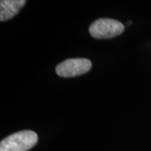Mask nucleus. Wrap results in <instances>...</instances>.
I'll return each mask as SVG.
<instances>
[{"label": "nucleus", "instance_id": "obj_1", "mask_svg": "<svg viewBox=\"0 0 151 151\" xmlns=\"http://www.w3.org/2000/svg\"><path fill=\"white\" fill-rule=\"evenodd\" d=\"M38 135L31 130L14 133L0 143V151H28L37 144Z\"/></svg>", "mask_w": 151, "mask_h": 151}, {"label": "nucleus", "instance_id": "obj_2", "mask_svg": "<svg viewBox=\"0 0 151 151\" xmlns=\"http://www.w3.org/2000/svg\"><path fill=\"white\" fill-rule=\"evenodd\" d=\"M124 31V25L116 19L102 18L94 21L89 27V33L95 39H111Z\"/></svg>", "mask_w": 151, "mask_h": 151}, {"label": "nucleus", "instance_id": "obj_3", "mask_svg": "<svg viewBox=\"0 0 151 151\" xmlns=\"http://www.w3.org/2000/svg\"><path fill=\"white\" fill-rule=\"evenodd\" d=\"M91 60L85 58H74L62 61L55 68L56 74L61 77H73L86 73L92 68Z\"/></svg>", "mask_w": 151, "mask_h": 151}, {"label": "nucleus", "instance_id": "obj_4", "mask_svg": "<svg viewBox=\"0 0 151 151\" xmlns=\"http://www.w3.org/2000/svg\"><path fill=\"white\" fill-rule=\"evenodd\" d=\"M25 4V0H2L0 2V20L4 22L12 19Z\"/></svg>", "mask_w": 151, "mask_h": 151}]
</instances>
